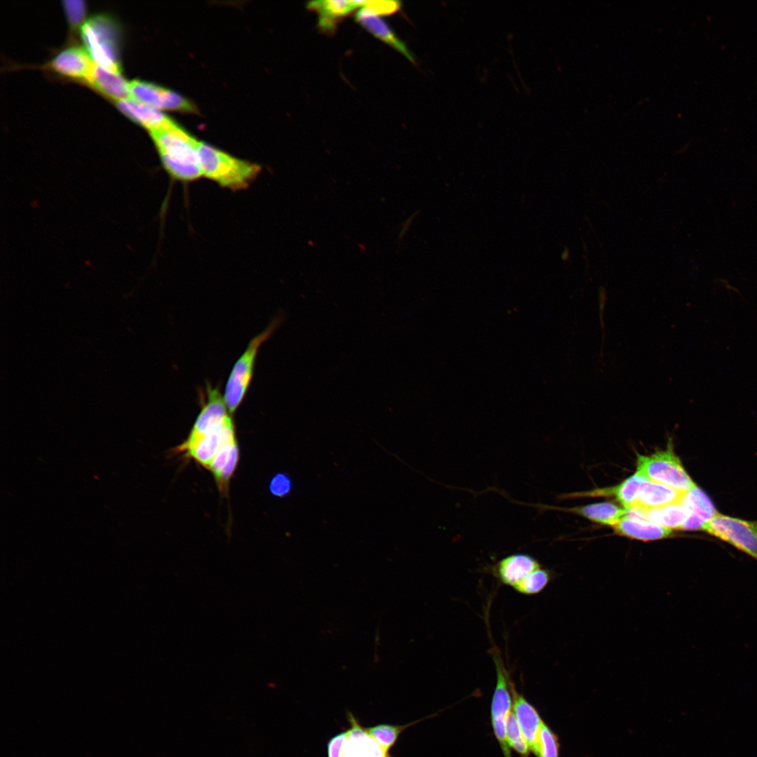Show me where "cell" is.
<instances>
[{
	"mask_svg": "<svg viewBox=\"0 0 757 757\" xmlns=\"http://www.w3.org/2000/svg\"><path fill=\"white\" fill-rule=\"evenodd\" d=\"M163 169L173 180L187 183L202 177L198 141L178 125L150 132Z\"/></svg>",
	"mask_w": 757,
	"mask_h": 757,
	"instance_id": "obj_1",
	"label": "cell"
},
{
	"mask_svg": "<svg viewBox=\"0 0 757 757\" xmlns=\"http://www.w3.org/2000/svg\"><path fill=\"white\" fill-rule=\"evenodd\" d=\"M198 156L202 177L233 191L246 189L258 177L261 167L198 141Z\"/></svg>",
	"mask_w": 757,
	"mask_h": 757,
	"instance_id": "obj_2",
	"label": "cell"
},
{
	"mask_svg": "<svg viewBox=\"0 0 757 757\" xmlns=\"http://www.w3.org/2000/svg\"><path fill=\"white\" fill-rule=\"evenodd\" d=\"M81 36L95 63L120 73L118 27L111 18L103 15L90 18L81 25Z\"/></svg>",
	"mask_w": 757,
	"mask_h": 757,
	"instance_id": "obj_3",
	"label": "cell"
},
{
	"mask_svg": "<svg viewBox=\"0 0 757 757\" xmlns=\"http://www.w3.org/2000/svg\"><path fill=\"white\" fill-rule=\"evenodd\" d=\"M647 479L686 493L695 485L681 461L668 448L650 456H638L637 471Z\"/></svg>",
	"mask_w": 757,
	"mask_h": 757,
	"instance_id": "obj_4",
	"label": "cell"
},
{
	"mask_svg": "<svg viewBox=\"0 0 757 757\" xmlns=\"http://www.w3.org/2000/svg\"><path fill=\"white\" fill-rule=\"evenodd\" d=\"M277 325L275 320L264 332L253 338L234 364L223 396L231 414L236 411L245 396L252 378L254 362L260 346L269 338Z\"/></svg>",
	"mask_w": 757,
	"mask_h": 757,
	"instance_id": "obj_5",
	"label": "cell"
},
{
	"mask_svg": "<svg viewBox=\"0 0 757 757\" xmlns=\"http://www.w3.org/2000/svg\"><path fill=\"white\" fill-rule=\"evenodd\" d=\"M703 531L757 561V521L718 513L706 524Z\"/></svg>",
	"mask_w": 757,
	"mask_h": 757,
	"instance_id": "obj_6",
	"label": "cell"
},
{
	"mask_svg": "<svg viewBox=\"0 0 757 757\" xmlns=\"http://www.w3.org/2000/svg\"><path fill=\"white\" fill-rule=\"evenodd\" d=\"M492 652L496 672V683L491 705V723L495 737L504 757H512L506 737L507 720L512 709V697L510 686V676L500 654L496 650Z\"/></svg>",
	"mask_w": 757,
	"mask_h": 757,
	"instance_id": "obj_7",
	"label": "cell"
},
{
	"mask_svg": "<svg viewBox=\"0 0 757 757\" xmlns=\"http://www.w3.org/2000/svg\"><path fill=\"white\" fill-rule=\"evenodd\" d=\"M130 99L158 109L196 111L186 98L170 90L140 80L129 82Z\"/></svg>",
	"mask_w": 757,
	"mask_h": 757,
	"instance_id": "obj_8",
	"label": "cell"
},
{
	"mask_svg": "<svg viewBox=\"0 0 757 757\" xmlns=\"http://www.w3.org/2000/svg\"><path fill=\"white\" fill-rule=\"evenodd\" d=\"M234 435L235 426L231 417L224 425L205 435L194 439L187 438L177 449L186 452L189 457L208 469L224 441Z\"/></svg>",
	"mask_w": 757,
	"mask_h": 757,
	"instance_id": "obj_9",
	"label": "cell"
},
{
	"mask_svg": "<svg viewBox=\"0 0 757 757\" xmlns=\"http://www.w3.org/2000/svg\"><path fill=\"white\" fill-rule=\"evenodd\" d=\"M510 691L512 697V710L518 724L525 737L531 752L538 757L540 753V733L543 723L536 708L519 693L514 683L510 679Z\"/></svg>",
	"mask_w": 757,
	"mask_h": 757,
	"instance_id": "obj_10",
	"label": "cell"
},
{
	"mask_svg": "<svg viewBox=\"0 0 757 757\" xmlns=\"http://www.w3.org/2000/svg\"><path fill=\"white\" fill-rule=\"evenodd\" d=\"M681 502L687 512L683 530H703L718 513L711 498L696 484L683 493Z\"/></svg>",
	"mask_w": 757,
	"mask_h": 757,
	"instance_id": "obj_11",
	"label": "cell"
},
{
	"mask_svg": "<svg viewBox=\"0 0 757 757\" xmlns=\"http://www.w3.org/2000/svg\"><path fill=\"white\" fill-rule=\"evenodd\" d=\"M94 64L86 49L73 46L58 53L50 62V67L65 76L86 81Z\"/></svg>",
	"mask_w": 757,
	"mask_h": 757,
	"instance_id": "obj_12",
	"label": "cell"
},
{
	"mask_svg": "<svg viewBox=\"0 0 757 757\" xmlns=\"http://www.w3.org/2000/svg\"><path fill=\"white\" fill-rule=\"evenodd\" d=\"M347 719L350 727L347 730L348 737L345 744L343 757H392L367 732L355 717L348 712Z\"/></svg>",
	"mask_w": 757,
	"mask_h": 757,
	"instance_id": "obj_13",
	"label": "cell"
},
{
	"mask_svg": "<svg viewBox=\"0 0 757 757\" xmlns=\"http://www.w3.org/2000/svg\"><path fill=\"white\" fill-rule=\"evenodd\" d=\"M117 107L125 116L144 127L149 132L168 129L177 125L160 109L131 99L117 102Z\"/></svg>",
	"mask_w": 757,
	"mask_h": 757,
	"instance_id": "obj_14",
	"label": "cell"
},
{
	"mask_svg": "<svg viewBox=\"0 0 757 757\" xmlns=\"http://www.w3.org/2000/svg\"><path fill=\"white\" fill-rule=\"evenodd\" d=\"M542 567L532 556L519 553L509 555L495 566V574L503 585L513 589L531 573Z\"/></svg>",
	"mask_w": 757,
	"mask_h": 757,
	"instance_id": "obj_15",
	"label": "cell"
},
{
	"mask_svg": "<svg viewBox=\"0 0 757 757\" xmlns=\"http://www.w3.org/2000/svg\"><path fill=\"white\" fill-rule=\"evenodd\" d=\"M355 20L375 37L399 51L412 63H416L414 55L380 15L367 8H361L355 15Z\"/></svg>",
	"mask_w": 757,
	"mask_h": 757,
	"instance_id": "obj_16",
	"label": "cell"
},
{
	"mask_svg": "<svg viewBox=\"0 0 757 757\" xmlns=\"http://www.w3.org/2000/svg\"><path fill=\"white\" fill-rule=\"evenodd\" d=\"M86 82L103 95L120 101L130 98L129 83L121 73L108 70L95 63Z\"/></svg>",
	"mask_w": 757,
	"mask_h": 757,
	"instance_id": "obj_17",
	"label": "cell"
},
{
	"mask_svg": "<svg viewBox=\"0 0 757 757\" xmlns=\"http://www.w3.org/2000/svg\"><path fill=\"white\" fill-rule=\"evenodd\" d=\"M308 8L318 14L320 28L326 32H332L342 18L358 7L355 0H323L309 2Z\"/></svg>",
	"mask_w": 757,
	"mask_h": 757,
	"instance_id": "obj_18",
	"label": "cell"
},
{
	"mask_svg": "<svg viewBox=\"0 0 757 757\" xmlns=\"http://www.w3.org/2000/svg\"><path fill=\"white\" fill-rule=\"evenodd\" d=\"M618 533L643 541L659 540L671 536V530L648 520L625 516L614 526Z\"/></svg>",
	"mask_w": 757,
	"mask_h": 757,
	"instance_id": "obj_19",
	"label": "cell"
},
{
	"mask_svg": "<svg viewBox=\"0 0 757 757\" xmlns=\"http://www.w3.org/2000/svg\"><path fill=\"white\" fill-rule=\"evenodd\" d=\"M627 510L634 512L633 517L648 520L669 529H681L687 517L686 510L681 501L656 508Z\"/></svg>",
	"mask_w": 757,
	"mask_h": 757,
	"instance_id": "obj_20",
	"label": "cell"
},
{
	"mask_svg": "<svg viewBox=\"0 0 757 757\" xmlns=\"http://www.w3.org/2000/svg\"><path fill=\"white\" fill-rule=\"evenodd\" d=\"M684 493L668 486L647 481L632 508L648 510L681 501Z\"/></svg>",
	"mask_w": 757,
	"mask_h": 757,
	"instance_id": "obj_21",
	"label": "cell"
},
{
	"mask_svg": "<svg viewBox=\"0 0 757 757\" xmlns=\"http://www.w3.org/2000/svg\"><path fill=\"white\" fill-rule=\"evenodd\" d=\"M647 481H648V479L639 472H636L634 475L627 478L615 487L598 490L590 493V494L593 496H615L626 510H629L634 505L643 486Z\"/></svg>",
	"mask_w": 757,
	"mask_h": 757,
	"instance_id": "obj_22",
	"label": "cell"
},
{
	"mask_svg": "<svg viewBox=\"0 0 757 757\" xmlns=\"http://www.w3.org/2000/svg\"><path fill=\"white\" fill-rule=\"evenodd\" d=\"M571 511L594 521L613 526L627 514V510L611 503L592 504L571 509Z\"/></svg>",
	"mask_w": 757,
	"mask_h": 757,
	"instance_id": "obj_23",
	"label": "cell"
},
{
	"mask_svg": "<svg viewBox=\"0 0 757 757\" xmlns=\"http://www.w3.org/2000/svg\"><path fill=\"white\" fill-rule=\"evenodd\" d=\"M421 721H423V719H419L405 725L380 723L371 727L366 728V730L379 745L387 751H389L390 749L395 745L399 736L404 730Z\"/></svg>",
	"mask_w": 757,
	"mask_h": 757,
	"instance_id": "obj_24",
	"label": "cell"
},
{
	"mask_svg": "<svg viewBox=\"0 0 757 757\" xmlns=\"http://www.w3.org/2000/svg\"><path fill=\"white\" fill-rule=\"evenodd\" d=\"M552 578L551 572L543 566L524 578L514 589L524 595H534L541 592Z\"/></svg>",
	"mask_w": 757,
	"mask_h": 757,
	"instance_id": "obj_25",
	"label": "cell"
},
{
	"mask_svg": "<svg viewBox=\"0 0 757 757\" xmlns=\"http://www.w3.org/2000/svg\"><path fill=\"white\" fill-rule=\"evenodd\" d=\"M506 737L510 748L517 751L521 757L529 756L531 750L512 709L507 720Z\"/></svg>",
	"mask_w": 757,
	"mask_h": 757,
	"instance_id": "obj_26",
	"label": "cell"
},
{
	"mask_svg": "<svg viewBox=\"0 0 757 757\" xmlns=\"http://www.w3.org/2000/svg\"><path fill=\"white\" fill-rule=\"evenodd\" d=\"M559 742L557 735L545 722L540 733V753L538 757H559Z\"/></svg>",
	"mask_w": 757,
	"mask_h": 757,
	"instance_id": "obj_27",
	"label": "cell"
},
{
	"mask_svg": "<svg viewBox=\"0 0 757 757\" xmlns=\"http://www.w3.org/2000/svg\"><path fill=\"white\" fill-rule=\"evenodd\" d=\"M359 8H367L378 15H390L399 10L400 2L397 1H355Z\"/></svg>",
	"mask_w": 757,
	"mask_h": 757,
	"instance_id": "obj_28",
	"label": "cell"
},
{
	"mask_svg": "<svg viewBox=\"0 0 757 757\" xmlns=\"http://www.w3.org/2000/svg\"><path fill=\"white\" fill-rule=\"evenodd\" d=\"M63 6L71 27H77L85 15V4L81 0H65Z\"/></svg>",
	"mask_w": 757,
	"mask_h": 757,
	"instance_id": "obj_29",
	"label": "cell"
},
{
	"mask_svg": "<svg viewBox=\"0 0 757 757\" xmlns=\"http://www.w3.org/2000/svg\"><path fill=\"white\" fill-rule=\"evenodd\" d=\"M292 487L289 477L284 474L279 473L275 475L269 484L270 492L275 496L283 497L287 495Z\"/></svg>",
	"mask_w": 757,
	"mask_h": 757,
	"instance_id": "obj_30",
	"label": "cell"
},
{
	"mask_svg": "<svg viewBox=\"0 0 757 757\" xmlns=\"http://www.w3.org/2000/svg\"><path fill=\"white\" fill-rule=\"evenodd\" d=\"M347 730L335 735L327 743V757H343Z\"/></svg>",
	"mask_w": 757,
	"mask_h": 757,
	"instance_id": "obj_31",
	"label": "cell"
},
{
	"mask_svg": "<svg viewBox=\"0 0 757 757\" xmlns=\"http://www.w3.org/2000/svg\"><path fill=\"white\" fill-rule=\"evenodd\" d=\"M568 256H569L568 250L567 247H565L564 252L561 254V258H562L563 260H566V259H568Z\"/></svg>",
	"mask_w": 757,
	"mask_h": 757,
	"instance_id": "obj_32",
	"label": "cell"
}]
</instances>
